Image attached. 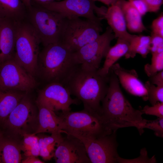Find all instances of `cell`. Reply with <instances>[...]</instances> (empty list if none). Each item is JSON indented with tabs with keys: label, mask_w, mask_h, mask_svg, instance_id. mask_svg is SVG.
Segmentation results:
<instances>
[{
	"label": "cell",
	"mask_w": 163,
	"mask_h": 163,
	"mask_svg": "<svg viewBox=\"0 0 163 163\" xmlns=\"http://www.w3.org/2000/svg\"><path fill=\"white\" fill-rule=\"evenodd\" d=\"M101 117L111 132L119 129L135 127L141 135L143 126L147 120L143 119L140 110L134 108L126 98L120 89L116 75L110 70L106 94L102 101Z\"/></svg>",
	"instance_id": "6da1fadb"
},
{
	"label": "cell",
	"mask_w": 163,
	"mask_h": 163,
	"mask_svg": "<svg viewBox=\"0 0 163 163\" xmlns=\"http://www.w3.org/2000/svg\"><path fill=\"white\" fill-rule=\"evenodd\" d=\"M62 84L82 102L84 109L101 116L100 104L107 91L109 74L102 76L97 70H86L76 64Z\"/></svg>",
	"instance_id": "7a4b0ae2"
},
{
	"label": "cell",
	"mask_w": 163,
	"mask_h": 163,
	"mask_svg": "<svg viewBox=\"0 0 163 163\" xmlns=\"http://www.w3.org/2000/svg\"><path fill=\"white\" fill-rule=\"evenodd\" d=\"M72 52L60 42L44 46L39 53L38 72L47 84H61L76 65L72 58Z\"/></svg>",
	"instance_id": "3957f363"
},
{
	"label": "cell",
	"mask_w": 163,
	"mask_h": 163,
	"mask_svg": "<svg viewBox=\"0 0 163 163\" xmlns=\"http://www.w3.org/2000/svg\"><path fill=\"white\" fill-rule=\"evenodd\" d=\"M62 133L88 139H95L113 132L107 128L99 115L83 109L62 113Z\"/></svg>",
	"instance_id": "277c9868"
},
{
	"label": "cell",
	"mask_w": 163,
	"mask_h": 163,
	"mask_svg": "<svg viewBox=\"0 0 163 163\" xmlns=\"http://www.w3.org/2000/svg\"><path fill=\"white\" fill-rule=\"evenodd\" d=\"M15 50L13 58L34 76L38 70L40 39L31 24L15 22Z\"/></svg>",
	"instance_id": "5b68a950"
},
{
	"label": "cell",
	"mask_w": 163,
	"mask_h": 163,
	"mask_svg": "<svg viewBox=\"0 0 163 163\" xmlns=\"http://www.w3.org/2000/svg\"><path fill=\"white\" fill-rule=\"evenodd\" d=\"M102 31L101 22L79 17L65 18L59 42L73 52L95 40Z\"/></svg>",
	"instance_id": "8992f818"
},
{
	"label": "cell",
	"mask_w": 163,
	"mask_h": 163,
	"mask_svg": "<svg viewBox=\"0 0 163 163\" xmlns=\"http://www.w3.org/2000/svg\"><path fill=\"white\" fill-rule=\"evenodd\" d=\"M30 9L31 25L44 46L59 42L65 18L40 6Z\"/></svg>",
	"instance_id": "52a82bcc"
},
{
	"label": "cell",
	"mask_w": 163,
	"mask_h": 163,
	"mask_svg": "<svg viewBox=\"0 0 163 163\" xmlns=\"http://www.w3.org/2000/svg\"><path fill=\"white\" fill-rule=\"evenodd\" d=\"M113 32L110 27H107L105 32L95 40L72 52L75 63L86 70H97L110 47L111 41L115 38Z\"/></svg>",
	"instance_id": "ba28073f"
},
{
	"label": "cell",
	"mask_w": 163,
	"mask_h": 163,
	"mask_svg": "<svg viewBox=\"0 0 163 163\" xmlns=\"http://www.w3.org/2000/svg\"><path fill=\"white\" fill-rule=\"evenodd\" d=\"M91 0L54 1L40 7L56 12L64 18L83 17L99 22L104 18L107 8L98 7Z\"/></svg>",
	"instance_id": "9c48e42d"
},
{
	"label": "cell",
	"mask_w": 163,
	"mask_h": 163,
	"mask_svg": "<svg viewBox=\"0 0 163 163\" xmlns=\"http://www.w3.org/2000/svg\"><path fill=\"white\" fill-rule=\"evenodd\" d=\"M27 94L2 126L4 128L16 135L22 136L24 133H30L35 128L36 130L37 126L38 116Z\"/></svg>",
	"instance_id": "30bf717a"
},
{
	"label": "cell",
	"mask_w": 163,
	"mask_h": 163,
	"mask_svg": "<svg viewBox=\"0 0 163 163\" xmlns=\"http://www.w3.org/2000/svg\"><path fill=\"white\" fill-rule=\"evenodd\" d=\"M36 85L34 76L18 63L13 57L0 65V90L27 92Z\"/></svg>",
	"instance_id": "8fae6325"
},
{
	"label": "cell",
	"mask_w": 163,
	"mask_h": 163,
	"mask_svg": "<svg viewBox=\"0 0 163 163\" xmlns=\"http://www.w3.org/2000/svg\"><path fill=\"white\" fill-rule=\"evenodd\" d=\"M116 133L113 132L95 139L75 136L84 145L91 163H116L120 157L117 152Z\"/></svg>",
	"instance_id": "7c38bea8"
},
{
	"label": "cell",
	"mask_w": 163,
	"mask_h": 163,
	"mask_svg": "<svg viewBox=\"0 0 163 163\" xmlns=\"http://www.w3.org/2000/svg\"><path fill=\"white\" fill-rule=\"evenodd\" d=\"M68 90L61 83L47 84L39 91L37 103L44 105L54 111L65 113L71 111L70 106L78 104L80 101L72 98Z\"/></svg>",
	"instance_id": "4fadbf2b"
},
{
	"label": "cell",
	"mask_w": 163,
	"mask_h": 163,
	"mask_svg": "<svg viewBox=\"0 0 163 163\" xmlns=\"http://www.w3.org/2000/svg\"><path fill=\"white\" fill-rule=\"evenodd\" d=\"M62 137L54 151L56 163H91L85 146L78 138L70 134Z\"/></svg>",
	"instance_id": "5bb4252c"
},
{
	"label": "cell",
	"mask_w": 163,
	"mask_h": 163,
	"mask_svg": "<svg viewBox=\"0 0 163 163\" xmlns=\"http://www.w3.org/2000/svg\"><path fill=\"white\" fill-rule=\"evenodd\" d=\"M116 75L119 83L130 94L142 97L145 101L147 99V93L144 84L139 79L134 69H127L118 63H115L110 69Z\"/></svg>",
	"instance_id": "9a60e30c"
},
{
	"label": "cell",
	"mask_w": 163,
	"mask_h": 163,
	"mask_svg": "<svg viewBox=\"0 0 163 163\" xmlns=\"http://www.w3.org/2000/svg\"><path fill=\"white\" fill-rule=\"evenodd\" d=\"M15 22L4 18L0 20V65L13 57Z\"/></svg>",
	"instance_id": "2e32d148"
},
{
	"label": "cell",
	"mask_w": 163,
	"mask_h": 163,
	"mask_svg": "<svg viewBox=\"0 0 163 163\" xmlns=\"http://www.w3.org/2000/svg\"><path fill=\"white\" fill-rule=\"evenodd\" d=\"M38 108V124L35 131L36 134L41 133L51 134L62 133V120L60 116L48 107L37 103Z\"/></svg>",
	"instance_id": "e0dca14e"
},
{
	"label": "cell",
	"mask_w": 163,
	"mask_h": 163,
	"mask_svg": "<svg viewBox=\"0 0 163 163\" xmlns=\"http://www.w3.org/2000/svg\"><path fill=\"white\" fill-rule=\"evenodd\" d=\"M104 18L114 32L115 38L121 39L130 43L135 35L130 34L127 31L123 13L117 4L109 6Z\"/></svg>",
	"instance_id": "ac0fdd59"
},
{
	"label": "cell",
	"mask_w": 163,
	"mask_h": 163,
	"mask_svg": "<svg viewBox=\"0 0 163 163\" xmlns=\"http://www.w3.org/2000/svg\"><path fill=\"white\" fill-rule=\"evenodd\" d=\"M27 93L15 90H0V125L1 126Z\"/></svg>",
	"instance_id": "d6986e66"
},
{
	"label": "cell",
	"mask_w": 163,
	"mask_h": 163,
	"mask_svg": "<svg viewBox=\"0 0 163 163\" xmlns=\"http://www.w3.org/2000/svg\"><path fill=\"white\" fill-rule=\"evenodd\" d=\"M116 4L123 11L126 27L129 31L139 33L146 30L142 22V16L129 1L120 0Z\"/></svg>",
	"instance_id": "ffe728a7"
},
{
	"label": "cell",
	"mask_w": 163,
	"mask_h": 163,
	"mask_svg": "<svg viewBox=\"0 0 163 163\" xmlns=\"http://www.w3.org/2000/svg\"><path fill=\"white\" fill-rule=\"evenodd\" d=\"M129 43L124 40L117 38L116 44L110 47L105 57V59L103 66L97 70L100 75H108L112 66L121 57L124 56L127 52Z\"/></svg>",
	"instance_id": "44dd1931"
},
{
	"label": "cell",
	"mask_w": 163,
	"mask_h": 163,
	"mask_svg": "<svg viewBox=\"0 0 163 163\" xmlns=\"http://www.w3.org/2000/svg\"><path fill=\"white\" fill-rule=\"evenodd\" d=\"M20 144L5 136L0 139V163H21Z\"/></svg>",
	"instance_id": "7402d4cb"
},
{
	"label": "cell",
	"mask_w": 163,
	"mask_h": 163,
	"mask_svg": "<svg viewBox=\"0 0 163 163\" xmlns=\"http://www.w3.org/2000/svg\"><path fill=\"white\" fill-rule=\"evenodd\" d=\"M25 7L21 0H0V17L18 22L24 16Z\"/></svg>",
	"instance_id": "603a6c76"
},
{
	"label": "cell",
	"mask_w": 163,
	"mask_h": 163,
	"mask_svg": "<svg viewBox=\"0 0 163 163\" xmlns=\"http://www.w3.org/2000/svg\"><path fill=\"white\" fill-rule=\"evenodd\" d=\"M150 36L135 35L129 43L128 50L124 56L126 59L134 58L137 53L143 58L150 52Z\"/></svg>",
	"instance_id": "cb8c5ba5"
},
{
	"label": "cell",
	"mask_w": 163,
	"mask_h": 163,
	"mask_svg": "<svg viewBox=\"0 0 163 163\" xmlns=\"http://www.w3.org/2000/svg\"><path fill=\"white\" fill-rule=\"evenodd\" d=\"M22 136L23 140L20 144V147L25 156L37 157L40 155L38 137L33 133H24Z\"/></svg>",
	"instance_id": "d4e9b609"
},
{
	"label": "cell",
	"mask_w": 163,
	"mask_h": 163,
	"mask_svg": "<svg viewBox=\"0 0 163 163\" xmlns=\"http://www.w3.org/2000/svg\"><path fill=\"white\" fill-rule=\"evenodd\" d=\"M151 63L144 66V71L149 77L163 70V52L152 53Z\"/></svg>",
	"instance_id": "484cf974"
},
{
	"label": "cell",
	"mask_w": 163,
	"mask_h": 163,
	"mask_svg": "<svg viewBox=\"0 0 163 163\" xmlns=\"http://www.w3.org/2000/svg\"><path fill=\"white\" fill-rule=\"evenodd\" d=\"M147 93V99L152 105L158 102H163V87L155 86L149 81L144 84Z\"/></svg>",
	"instance_id": "4316f807"
},
{
	"label": "cell",
	"mask_w": 163,
	"mask_h": 163,
	"mask_svg": "<svg viewBox=\"0 0 163 163\" xmlns=\"http://www.w3.org/2000/svg\"><path fill=\"white\" fill-rule=\"evenodd\" d=\"M140 155L138 158L134 159H128L123 158L120 156L118 158V163H155L157 162L155 156L154 155L151 158L148 156L146 149L144 148L142 149L140 152Z\"/></svg>",
	"instance_id": "83f0119b"
},
{
	"label": "cell",
	"mask_w": 163,
	"mask_h": 163,
	"mask_svg": "<svg viewBox=\"0 0 163 163\" xmlns=\"http://www.w3.org/2000/svg\"><path fill=\"white\" fill-rule=\"evenodd\" d=\"M142 128H148L153 130L157 136L163 137V118H159L154 120H147Z\"/></svg>",
	"instance_id": "f1b7e54d"
},
{
	"label": "cell",
	"mask_w": 163,
	"mask_h": 163,
	"mask_svg": "<svg viewBox=\"0 0 163 163\" xmlns=\"http://www.w3.org/2000/svg\"><path fill=\"white\" fill-rule=\"evenodd\" d=\"M143 114L152 115L159 118H163V102H157L155 104L149 106H145L140 110Z\"/></svg>",
	"instance_id": "f546056e"
},
{
	"label": "cell",
	"mask_w": 163,
	"mask_h": 163,
	"mask_svg": "<svg viewBox=\"0 0 163 163\" xmlns=\"http://www.w3.org/2000/svg\"><path fill=\"white\" fill-rule=\"evenodd\" d=\"M150 51L152 53L163 52V37L151 33Z\"/></svg>",
	"instance_id": "4dcf8cb0"
},
{
	"label": "cell",
	"mask_w": 163,
	"mask_h": 163,
	"mask_svg": "<svg viewBox=\"0 0 163 163\" xmlns=\"http://www.w3.org/2000/svg\"><path fill=\"white\" fill-rule=\"evenodd\" d=\"M152 33L163 37V15L161 14L152 22Z\"/></svg>",
	"instance_id": "1f68e13d"
},
{
	"label": "cell",
	"mask_w": 163,
	"mask_h": 163,
	"mask_svg": "<svg viewBox=\"0 0 163 163\" xmlns=\"http://www.w3.org/2000/svg\"><path fill=\"white\" fill-rule=\"evenodd\" d=\"M142 16L149 12L147 5L143 0H128Z\"/></svg>",
	"instance_id": "d6a6232c"
},
{
	"label": "cell",
	"mask_w": 163,
	"mask_h": 163,
	"mask_svg": "<svg viewBox=\"0 0 163 163\" xmlns=\"http://www.w3.org/2000/svg\"><path fill=\"white\" fill-rule=\"evenodd\" d=\"M147 5L149 12H157L163 3V0H143Z\"/></svg>",
	"instance_id": "836d02e7"
},
{
	"label": "cell",
	"mask_w": 163,
	"mask_h": 163,
	"mask_svg": "<svg viewBox=\"0 0 163 163\" xmlns=\"http://www.w3.org/2000/svg\"><path fill=\"white\" fill-rule=\"evenodd\" d=\"M148 81L157 86L163 87V70L149 77Z\"/></svg>",
	"instance_id": "e575fe53"
},
{
	"label": "cell",
	"mask_w": 163,
	"mask_h": 163,
	"mask_svg": "<svg viewBox=\"0 0 163 163\" xmlns=\"http://www.w3.org/2000/svg\"><path fill=\"white\" fill-rule=\"evenodd\" d=\"M21 163H43V161L37 158V157L34 156H26L24 160H22Z\"/></svg>",
	"instance_id": "d590c367"
},
{
	"label": "cell",
	"mask_w": 163,
	"mask_h": 163,
	"mask_svg": "<svg viewBox=\"0 0 163 163\" xmlns=\"http://www.w3.org/2000/svg\"><path fill=\"white\" fill-rule=\"evenodd\" d=\"M94 2L99 1L109 6L112 5L116 4L117 2L120 0H91Z\"/></svg>",
	"instance_id": "8d00e7d4"
},
{
	"label": "cell",
	"mask_w": 163,
	"mask_h": 163,
	"mask_svg": "<svg viewBox=\"0 0 163 163\" xmlns=\"http://www.w3.org/2000/svg\"><path fill=\"white\" fill-rule=\"evenodd\" d=\"M40 6L53 2L55 0H33Z\"/></svg>",
	"instance_id": "74e56055"
},
{
	"label": "cell",
	"mask_w": 163,
	"mask_h": 163,
	"mask_svg": "<svg viewBox=\"0 0 163 163\" xmlns=\"http://www.w3.org/2000/svg\"><path fill=\"white\" fill-rule=\"evenodd\" d=\"M25 7L30 9L31 7V0H21Z\"/></svg>",
	"instance_id": "f35d334b"
},
{
	"label": "cell",
	"mask_w": 163,
	"mask_h": 163,
	"mask_svg": "<svg viewBox=\"0 0 163 163\" xmlns=\"http://www.w3.org/2000/svg\"><path fill=\"white\" fill-rule=\"evenodd\" d=\"M1 126L0 125V127ZM4 133H3L2 131L1 130L0 128V139L4 135Z\"/></svg>",
	"instance_id": "ab89813d"
},
{
	"label": "cell",
	"mask_w": 163,
	"mask_h": 163,
	"mask_svg": "<svg viewBox=\"0 0 163 163\" xmlns=\"http://www.w3.org/2000/svg\"><path fill=\"white\" fill-rule=\"evenodd\" d=\"M2 19L1 17H0V20Z\"/></svg>",
	"instance_id": "60d3db41"
}]
</instances>
